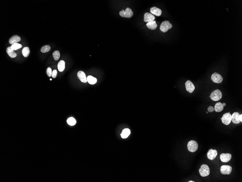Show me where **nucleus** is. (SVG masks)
Instances as JSON below:
<instances>
[{
    "label": "nucleus",
    "mask_w": 242,
    "mask_h": 182,
    "mask_svg": "<svg viewBox=\"0 0 242 182\" xmlns=\"http://www.w3.org/2000/svg\"><path fill=\"white\" fill-rule=\"evenodd\" d=\"M220 157L222 162H227L231 160L232 158V155L230 153H223L220 154Z\"/></svg>",
    "instance_id": "11"
},
{
    "label": "nucleus",
    "mask_w": 242,
    "mask_h": 182,
    "mask_svg": "<svg viewBox=\"0 0 242 182\" xmlns=\"http://www.w3.org/2000/svg\"><path fill=\"white\" fill-rule=\"evenodd\" d=\"M221 119V120H222V118H221V119Z\"/></svg>",
    "instance_id": "36"
},
{
    "label": "nucleus",
    "mask_w": 242,
    "mask_h": 182,
    "mask_svg": "<svg viewBox=\"0 0 242 182\" xmlns=\"http://www.w3.org/2000/svg\"><path fill=\"white\" fill-rule=\"evenodd\" d=\"M131 134V130L128 128L124 129L121 134V138L123 139H126L128 138Z\"/></svg>",
    "instance_id": "17"
},
{
    "label": "nucleus",
    "mask_w": 242,
    "mask_h": 182,
    "mask_svg": "<svg viewBox=\"0 0 242 182\" xmlns=\"http://www.w3.org/2000/svg\"><path fill=\"white\" fill-rule=\"evenodd\" d=\"M198 144L197 142L194 140H191L188 142L187 148L188 150L191 152H194L198 150Z\"/></svg>",
    "instance_id": "3"
},
{
    "label": "nucleus",
    "mask_w": 242,
    "mask_h": 182,
    "mask_svg": "<svg viewBox=\"0 0 242 182\" xmlns=\"http://www.w3.org/2000/svg\"><path fill=\"white\" fill-rule=\"evenodd\" d=\"M11 48L14 50H16L19 48H21L22 47V45L20 44H19L18 43H14L11 45Z\"/></svg>",
    "instance_id": "26"
},
{
    "label": "nucleus",
    "mask_w": 242,
    "mask_h": 182,
    "mask_svg": "<svg viewBox=\"0 0 242 182\" xmlns=\"http://www.w3.org/2000/svg\"><path fill=\"white\" fill-rule=\"evenodd\" d=\"M206 113H208V112H206Z\"/></svg>",
    "instance_id": "35"
},
{
    "label": "nucleus",
    "mask_w": 242,
    "mask_h": 182,
    "mask_svg": "<svg viewBox=\"0 0 242 182\" xmlns=\"http://www.w3.org/2000/svg\"><path fill=\"white\" fill-rule=\"evenodd\" d=\"M57 72L56 70H53V71L52 72V77H53V78H56V77L57 76Z\"/></svg>",
    "instance_id": "29"
},
{
    "label": "nucleus",
    "mask_w": 242,
    "mask_h": 182,
    "mask_svg": "<svg viewBox=\"0 0 242 182\" xmlns=\"http://www.w3.org/2000/svg\"><path fill=\"white\" fill-rule=\"evenodd\" d=\"M150 11L152 14L157 16H160L162 13L161 10L155 7H152L150 9Z\"/></svg>",
    "instance_id": "14"
},
{
    "label": "nucleus",
    "mask_w": 242,
    "mask_h": 182,
    "mask_svg": "<svg viewBox=\"0 0 242 182\" xmlns=\"http://www.w3.org/2000/svg\"><path fill=\"white\" fill-rule=\"evenodd\" d=\"M208 111L210 112H213L214 111V108L213 106H210L208 108Z\"/></svg>",
    "instance_id": "30"
},
{
    "label": "nucleus",
    "mask_w": 242,
    "mask_h": 182,
    "mask_svg": "<svg viewBox=\"0 0 242 182\" xmlns=\"http://www.w3.org/2000/svg\"><path fill=\"white\" fill-rule=\"evenodd\" d=\"M77 76L78 78L82 82L86 83L87 82L85 74L83 71H79L77 74Z\"/></svg>",
    "instance_id": "13"
},
{
    "label": "nucleus",
    "mask_w": 242,
    "mask_h": 182,
    "mask_svg": "<svg viewBox=\"0 0 242 182\" xmlns=\"http://www.w3.org/2000/svg\"><path fill=\"white\" fill-rule=\"evenodd\" d=\"M222 104L223 107H225L226 106V104H225V103H223V104Z\"/></svg>",
    "instance_id": "32"
},
{
    "label": "nucleus",
    "mask_w": 242,
    "mask_h": 182,
    "mask_svg": "<svg viewBox=\"0 0 242 182\" xmlns=\"http://www.w3.org/2000/svg\"><path fill=\"white\" fill-rule=\"evenodd\" d=\"M211 79L213 82L217 84H219L222 83L223 81V78L219 74L215 72L211 76Z\"/></svg>",
    "instance_id": "7"
},
{
    "label": "nucleus",
    "mask_w": 242,
    "mask_h": 182,
    "mask_svg": "<svg viewBox=\"0 0 242 182\" xmlns=\"http://www.w3.org/2000/svg\"><path fill=\"white\" fill-rule=\"evenodd\" d=\"M22 54L24 57H27L30 53L29 49L28 47L24 48L22 51Z\"/></svg>",
    "instance_id": "23"
},
{
    "label": "nucleus",
    "mask_w": 242,
    "mask_h": 182,
    "mask_svg": "<svg viewBox=\"0 0 242 182\" xmlns=\"http://www.w3.org/2000/svg\"><path fill=\"white\" fill-rule=\"evenodd\" d=\"M51 49L50 46L49 45H45L42 47L41 51L42 53H46L49 52Z\"/></svg>",
    "instance_id": "25"
},
{
    "label": "nucleus",
    "mask_w": 242,
    "mask_h": 182,
    "mask_svg": "<svg viewBox=\"0 0 242 182\" xmlns=\"http://www.w3.org/2000/svg\"><path fill=\"white\" fill-rule=\"evenodd\" d=\"M50 80H52V79H50Z\"/></svg>",
    "instance_id": "34"
},
{
    "label": "nucleus",
    "mask_w": 242,
    "mask_h": 182,
    "mask_svg": "<svg viewBox=\"0 0 242 182\" xmlns=\"http://www.w3.org/2000/svg\"><path fill=\"white\" fill-rule=\"evenodd\" d=\"M119 15L121 17L129 18L133 16L134 12L130 8L128 7L126 9L125 11L122 10V11H120Z\"/></svg>",
    "instance_id": "4"
},
{
    "label": "nucleus",
    "mask_w": 242,
    "mask_h": 182,
    "mask_svg": "<svg viewBox=\"0 0 242 182\" xmlns=\"http://www.w3.org/2000/svg\"><path fill=\"white\" fill-rule=\"evenodd\" d=\"M217 155V152L216 150L210 149L207 153L208 158L210 160L215 159Z\"/></svg>",
    "instance_id": "10"
},
{
    "label": "nucleus",
    "mask_w": 242,
    "mask_h": 182,
    "mask_svg": "<svg viewBox=\"0 0 242 182\" xmlns=\"http://www.w3.org/2000/svg\"><path fill=\"white\" fill-rule=\"evenodd\" d=\"M199 172L202 177L207 176L210 174V169L207 165L203 164L199 169Z\"/></svg>",
    "instance_id": "2"
},
{
    "label": "nucleus",
    "mask_w": 242,
    "mask_h": 182,
    "mask_svg": "<svg viewBox=\"0 0 242 182\" xmlns=\"http://www.w3.org/2000/svg\"><path fill=\"white\" fill-rule=\"evenodd\" d=\"M224 109V107L223 106L222 103L221 102H218L215 105L214 110L216 112H221Z\"/></svg>",
    "instance_id": "18"
},
{
    "label": "nucleus",
    "mask_w": 242,
    "mask_h": 182,
    "mask_svg": "<svg viewBox=\"0 0 242 182\" xmlns=\"http://www.w3.org/2000/svg\"><path fill=\"white\" fill-rule=\"evenodd\" d=\"M47 73L48 76L49 77H51L52 74V69L48 67L47 70Z\"/></svg>",
    "instance_id": "28"
},
{
    "label": "nucleus",
    "mask_w": 242,
    "mask_h": 182,
    "mask_svg": "<svg viewBox=\"0 0 242 182\" xmlns=\"http://www.w3.org/2000/svg\"><path fill=\"white\" fill-rule=\"evenodd\" d=\"M58 68L59 71L62 72L65 68V62L64 60H61L58 64Z\"/></svg>",
    "instance_id": "21"
},
{
    "label": "nucleus",
    "mask_w": 242,
    "mask_h": 182,
    "mask_svg": "<svg viewBox=\"0 0 242 182\" xmlns=\"http://www.w3.org/2000/svg\"><path fill=\"white\" fill-rule=\"evenodd\" d=\"M222 93L219 89H216L211 94L210 97L214 101H218L222 97Z\"/></svg>",
    "instance_id": "1"
},
{
    "label": "nucleus",
    "mask_w": 242,
    "mask_h": 182,
    "mask_svg": "<svg viewBox=\"0 0 242 182\" xmlns=\"http://www.w3.org/2000/svg\"><path fill=\"white\" fill-rule=\"evenodd\" d=\"M87 80L89 84L92 85L95 84L97 81V80L96 78L91 76H88L87 77Z\"/></svg>",
    "instance_id": "22"
},
{
    "label": "nucleus",
    "mask_w": 242,
    "mask_h": 182,
    "mask_svg": "<svg viewBox=\"0 0 242 182\" xmlns=\"http://www.w3.org/2000/svg\"><path fill=\"white\" fill-rule=\"evenodd\" d=\"M172 27V25L170 23L169 21H165L162 23L160 26V29L162 32H166L168 31V30L171 29Z\"/></svg>",
    "instance_id": "5"
},
{
    "label": "nucleus",
    "mask_w": 242,
    "mask_h": 182,
    "mask_svg": "<svg viewBox=\"0 0 242 182\" xmlns=\"http://www.w3.org/2000/svg\"><path fill=\"white\" fill-rule=\"evenodd\" d=\"M6 52L8 55L11 58H15L17 56V54L15 53L14 50L11 48V47L7 48Z\"/></svg>",
    "instance_id": "19"
},
{
    "label": "nucleus",
    "mask_w": 242,
    "mask_h": 182,
    "mask_svg": "<svg viewBox=\"0 0 242 182\" xmlns=\"http://www.w3.org/2000/svg\"><path fill=\"white\" fill-rule=\"evenodd\" d=\"M146 26L149 29L151 30H155L157 28V25L155 21L149 22L146 24Z\"/></svg>",
    "instance_id": "20"
},
{
    "label": "nucleus",
    "mask_w": 242,
    "mask_h": 182,
    "mask_svg": "<svg viewBox=\"0 0 242 182\" xmlns=\"http://www.w3.org/2000/svg\"><path fill=\"white\" fill-rule=\"evenodd\" d=\"M222 122L226 126L229 125L232 121V115L230 112L225 113L222 117Z\"/></svg>",
    "instance_id": "6"
},
{
    "label": "nucleus",
    "mask_w": 242,
    "mask_h": 182,
    "mask_svg": "<svg viewBox=\"0 0 242 182\" xmlns=\"http://www.w3.org/2000/svg\"><path fill=\"white\" fill-rule=\"evenodd\" d=\"M238 118H239V120L240 121V122H242V114H241V115H239V117H238Z\"/></svg>",
    "instance_id": "31"
},
{
    "label": "nucleus",
    "mask_w": 242,
    "mask_h": 182,
    "mask_svg": "<svg viewBox=\"0 0 242 182\" xmlns=\"http://www.w3.org/2000/svg\"><path fill=\"white\" fill-rule=\"evenodd\" d=\"M240 115L239 113L235 112L232 115V121L233 123L235 124H238L240 123V121L239 120V115Z\"/></svg>",
    "instance_id": "15"
},
{
    "label": "nucleus",
    "mask_w": 242,
    "mask_h": 182,
    "mask_svg": "<svg viewBox=\"0 0 242 182\" xmlns=\"http://www.w3.org/2000/svg\"><path fill=\"white\" fill-rule=\"evenodd\" d=\"M67 122L68 125L71 126H73L76 123V121L75 120V118H74L73 117H70L68 118Z\"/></svg>",
    "instance_id": "24"
},
{
    "label": "nucleus",
    "mask_w": 242,
    "mask_h": 182,
    "mask_svg": "<svg viewBox=\"0 0 242 182\" xmlns=\"http://www.w3.org/2000/svg\"><path fill=\"white\" fill-rule=\"evenodd\" d=\"M53 56L55 60H58L60 57V53L58 51H55L53 53Z\"/></svg>",
    "instance_id": "27"
},
{
    "label": "nucleus",
    "mask_w": 242,
    "mask_h": 182,
    "mask_svg": "<svg viewBox=\"0 0 242 182\" xmlns=\"http://www.w3.org/2000/svg\"><path fill=\"white\" fill-rule=\"evenodd\" d=\"M185 86L186 91L190 93H193L195 89V86L193 83L189 80L186 82L185 83Z\"/></svg>",
    "instance_id": "9"
},
{
    "label": "nucleus",
    "mask_w": 242,
    "mask_h": 182,
    "mask_svg": "<svg viewBox=\"0 0 242 182\" xmlns=\"http://www.w3.org/2000/svg\"><path fill=\"white\" fill-rule=\"evenodd\" d=\"M155 17L151 13L146 12L144 15V21L145 22L149 23L151 21H153L155 20Z\"/></svg>",
    "instance_id": "12"
},
{
    "label": "nucleus",
    "mask_w": 242,
    "mask_h": 182,
    "mask_svg": "<svg viewBox=\"0 0 242 182\" xmlns=\"http://www.w3.org/2000/svg\"><path fill=\"white\" fill-rule=\"evenodd\" d=\"M194 182V181H189V182Z\"/></svg>",
    "instance_id": "33"
},
{
    "label": "nucleus",
    "mask_w": 242,
    "mask_h": 182,
    "mask_svg": "<svg viewBox=\"0 0 242 182\" xmlns=\"http://www.w3.org/2000/svg\"><path fill=\"white\" fill-rule=\"evenodd\" d=\"M232 171V168L229 165H224L221 167L220 169V171L223 174H230Z\"/></svg>",
    "instance_id": "8"
},
{
    "label": "nucleus",
    "mask_w": 242,
    "mask_h": 182,
    "mask_svg": "<svg viewBox=\"0 0 242 182\" xmlns=\"http://www.w3.org/2000/svg\"><path fill=\"white\" fill-rule=\"evenodd\" d=\"M20 41L21 38L20 36L17 35H15L12 36L10 39L9 42L10 44H12L14 43H17L18 42H19Z\"/></svg>",
    "instance_id": "16"
}]
</instances>
